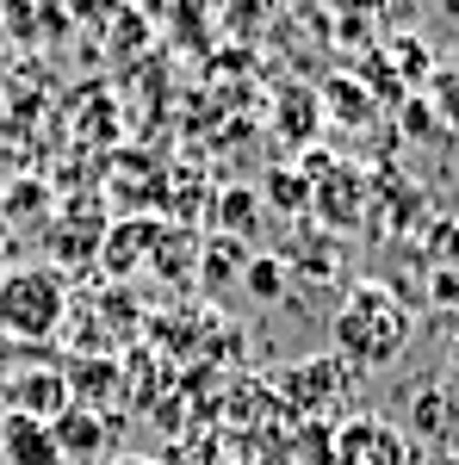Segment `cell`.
Masks as SVG:
<instances>
[{"label":"cell","mask_w":459,"mask_h":465,"mask_svg":"<svg viewBox=\"0 0 459 465\" xmlns=\"http://www.w3.org/2000/svg\"><path fill=\"white\" fill-rule=\"evenodd\" d=\"M112 465H149V460H112Z\"/></svg>","instance_id":"17"},{"label":"cell","mask_w":459,"mask_h":465,"mask_svg":"<svg viewBox=\"0 0 459 465\" xmlns=\"http://www.w3.org/2000/svg\"><path fill=\"white\" fill-rule=\"evenodd\" d=\"M217 223H224V236H254V193L248 186H230L224 199H217Z\"/></svg>","instance_id":"12"},{"label":"cell","mask_w":459,"mask_h":465,"mask_svg":"<svg viewBox=\"0 0 459 465\" xmlns=\"http://www.w3.org/2000/svg\"><path fill=\"white\" fill-rule=\"evenodd\" d=\"M261 199H267L274 212H285V217H304V212H311V199H317V186L298 174V168H274V174L261 180Z\"/></svg>","instance_id":"9"},{"label":"cell","mask_w":459,"mask_h":465,"mask_svg":"<svg viewBox=\"0 0 459 465\" xmlns=\"http://www.w3.org/2000/svg\"><path fill=\"white\" fill-rule=\"evenodd\" d=\"M280 391L298 403V410H329L335 397L348 391V366L335 354H317V360H298L292 372L280 379Z\"/></svg>","instance_id":"6"},{"label":"cell","mask_w":459,"mask_h":465,"mask_svg":"<svg viewBox=\"0 0 459 465\" xmlns=\"http://www.w3.org/2000/svg\"><path fill=\"white\" fill-rule=\"evenodd\" d=\"M428 261H434V267H459V217H447V223L428 230Z\"/></svg>","instance_id":"14"},{"label":"cell","mask_w":459,"mask_h":465,"mask_svg":"<svg viewBox=\"0 0 459 465\" xmlns=\"http://www.w3.org/2000/svg\"><path fill=\"white\" fill-rule=\"evenodd\" d=\"M428 311L459 329V267H434L428 273Z\"/></svg>","instance_id":"13"},{"label":"cell","mask_w":459,"mask_h":465,"mask_svg":"<svg viewBox=\"0 0 459 465\" xmlns=\"http://www.w3.org/2000/svg\"><path fill=\"white\" fill-rule=\"evenodd\" d=\"M69 403H75V397H69V379H63L56 366H25V372H13V379H6V410H13V416L56 422Z\"/></svg>","instance_id":"4"},{"label":"cell","mask_w":459,"mask_h":465,"mask_svg":"<svg viewBox=\"0 0 459 465\" xmlns=\"http://www.w3.org/2000/svg\"><path fill=\"white\" fill-rule=\"evenodd\" d=\"M434 465H459V460H434Z\"/></svg>","instance_id":"18"},{"label":"cell","mask_w":459,"mask_h":465,"mask_svg":"<svg viewBox=\"0 0 459 465\" xmlns=\"http://www.w3.org/2000/svg\"><path fill=\"white\" fill-rule=\"evenodd\" d=\"M0 460L6 465H63V453H56L50 422H32V416L6 410V422H0Z\"/></svg>","instance_id":"7"},{"label":"cell","mask_w":459,"mask_h":465,"mask_svg":"<svg viewBox=\"0 0 459 465\" xmlns=\"http://www.w3.org/2000/svg\"><path fill=\"white\" fill-rule=\"evenodd\" d=\"M329 465H410V440L385 416H354L329 440Z\"/></svg>","instance_id":"3"},{"label":"cell","mask_w":459,"mask_h":465,"mask_svg":"<svg viewBox=\"0 0 459 465\" xmlns=\"http://www.w3.org/2000/svg\"><path fill=\"white\" fill-rule=\"evenodd\" d=\"M236 280H243V292L254 298V304H280L285 298V261H274V254H248Z\"/></svg>","instance_id":"11"},{"label":"cell","mask_w":459,"mask_h":465,"mask_svg":"<svg viewBox=\"0 0 459 465\" xmlns=\"http://www.w3.org/2000/svg\"><path fill=\"white\" fill-rule=\"evenodd\" d=\"M69 317V286L56 267H19L0 280V329L19 341H44Z\"/></svg>","instance_id":"2"},{"label":"cell","mask_w":459,"mask_h":465,"mask_svg":"<svg viewBox=\"0 0 459 465\" xmlns=\"http://www.w3.org/2000/svg\"><path fill=\"white\" fill-rule=\"evenodd\" d=\"M459 416V397L447 391V385H428V391H416V403H410V429L416 434H447Z\"/></svg>","instance_id":"10"},{"label":"cell","mask_w":459,"mask_h":465,"mask_svg":"<svg viewBox=\"0 0 459 465\" xmlns=\"http://www.w3.org/2000/svg\"><path fill=\"white\" fill-rule=\"evenodd\" d=\"M44 205V193H37V180H19L13 193H6V212H37Z\"/></svg>","instance_id":"15"},{"label":"cell","mask_w":459,"mask_h":465,"mask_svg":"<svg viewBox=\"0 0 459 465\" xmlns=\"http://www.w3.org/2000/svg\"><path fill=\"white\" fill-rule=\"evenodd\" d=\"M50 434H56V453H63V465H94L100 453H106V440H112V422H106V410L69 403V410L50 422Z\"/></svg>","instance_id":"5"},{"label":"cell","mask_w":459,"mask_h":465,"mask_svg":"<svg viewBox=\"0 0 459 465\" xmlns=\"http://www.w3.org/2000/svg\"><path fill=\"white\" fill-rule=\"evenodd\" d=\"M0 236H6V217H0Z\"/></svg>","instance_id":"19"},{"label":"cell","mask_w":459,"mask_h":465,"mask_svg":"<svg viewBox=\"0 0 459 465\" xmlns=\"http://www.w3.org/2000/svg\"><path fill=\"white\" fill-rule=\"evenodd\" d=\"M410 335H416V322H410V304L397 298L391 286L379 280H360V286L342 298V311L329 322V341H335V360L342 366H360V372H379L391 360L410 348Z\"/></svg>","instance_id":"1"},{"label":"cell","mask_w":459,"mask_h":465,"mask_svg":"<svg viewBox=\"0 0 459 465\" xmlns=\"http://www.w3.org/2000/svg\"><path fill=\"white\" fill-rule=\"evenodd\" d=\"M63 379H69V397H75V403L106 410V397L118 391V360H75Z\"/></svg>","instance_id":"8"},{"label":"cell","mask_w":459,"mask_h":465,"mask_svg":"<svg viewBox=\"0 0 459 465\" xmlns=\"http://www.w3.org/2000/svg\"><path fill=\"white\" fill-rule=\"evenodd\" d=\"M447 391L459 397V329H454V354H447Z\"/></svg>","instance_id":"16"}]
</instances>
